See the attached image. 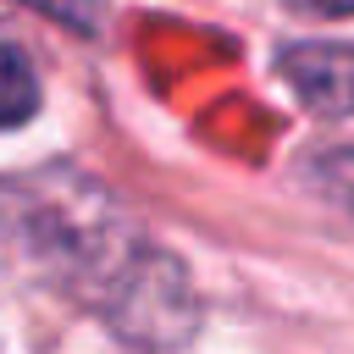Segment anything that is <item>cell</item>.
Instances as JSON below:
<instances>
[{"label":"cell","instance_id":"2","mask_svg":"<svg viewBox=\"0 0 354 354\" xmlns=\"http://www.w3.org/2000/svg\"><path fill=\"white\" fill-rule=\"evenodd\" d=\"M277 77L293 88V100L326 122L354 116V44L337 39H288L277 50Z\"/></svg>","mask_w":354,"mask_h":354},{"label":"cell","instance_id":"1","mask_svg":"<svg viewBox=\"0 0 354 354\" xmlns=\"http://www.w3.org/2000/svg\"><path fill=\"white\" fill-rule=\"evenodd\" d=\"M0 227L39 260V271L61 293L83 299L122 343L166 354L199 332V293L188 266L149 243L94 177L66 166L6 177Z\"/></svg>","mask_w":354,"mask_h":354},{"label":"cell","instance_id":"4","mask_svg":"<svg viewBox=\"0 0 354 354\" xmlns=\"http://www.w3.org/2000/svg\"><path fill=\"white\" fill-rule=\"evenodd\" d=\"M304 177H310V188H315L332 210H343V216L354 221V144L321 149V155L304 166Z\"/></svg>","mask_w":354,"mask_h":354},{"label":"cell","instance_id":"5","mask_svg":"<svg viewBox=\"0 0 354 354\" xmlns=\"http://www.w3.org/2000/svg\"><path fill=\"white\" fill-rule=\"evenodd\" d=\"M17 6H33L72 33H100V0H17Z\"/></svg>","mask_w":354,"mask_h":354},{"label":"cell","instance_id":"6","mask_svg":"<svg viewBox=\"0 0 354 354\" xmlns=\"http://www.w3.org/2000/svg\"><path fill=\"white\" fill-rule=\"evenodd\" d=\"M288 6L310 17H354V0H288Z\"/></svg>","mask_w":354,"mask_h":354},{"label":"cell","instance_id":"3","mask_svg":"<svg viewBox=\"0 0 354 354\" xmlns=\"http://www.w3.org/2000/svg\"><path fill=\"white\" fill-rule=\"evenodd\" d=\"M39 72L28 61V50L0 44V133L6 127H28L39 116Z\"/></svg>","mask_w":354,"mask_h":354}]
</instances>
